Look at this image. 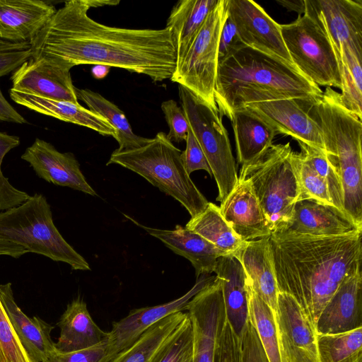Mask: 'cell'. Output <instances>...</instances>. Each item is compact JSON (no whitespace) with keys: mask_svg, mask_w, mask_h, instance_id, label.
I'll return each instance as SVG.
<instances>
[{"mask_svg":"<svg viewBox=\"0 0 362 362\" xmlns=\"http://www.w3.org/2000/svg\"><path fill=\"white\" fill-rule=\"evenodd\" d=\"M289 143L272 144L255 160L242 165L239 177L250 182L272 233L290 223L300 189Z\"/></svg>","mask_w":362,"mask_h":362,"instance_id":"5","label":"cell"},{"mask_svg":"<svg viewBox=\"0 0 362 362\" xmlns=\"http://www.w3.org/2000/svg\"><path fill=\"white\" fill-rule=\"evenodd\" d=\"M193 332L192 362H214L217 341L227 320L221 281L215 278L188 303Z\"/></svg>","mask_w":362,"mask_h":362,"instance_id":"10","label":"cell"},{"mask_svg":"<svg viewBox=\"0 0 362 362\" xmlns=\"http://www.w3.org/2000/svg\"><path fill=\"white\" fill-rule=\"evenodd\" d=\"M0 121L17 124L28 123L27 120L20 115L6 100L0 88Z\"/></svg>","mask_w":362,"mask_h":362,"instance_id":"46","label":"cell"},{"mask_svg":"<svg viewBox=\"0 0 362 362\" xmlns=\"http://www.w3.org/2000/svg\"><path fill=\"white\" fill-rule=\"evenodd\" d=\"M245 107L268 123L276 134H287L298 142L325 152L320 126L307 112L300 100L282 99L251 103Z\"/></svg>","mask_w":362,"mask_h":362,"instance_id":"14","label":"cell"},{"mask_svg":"<svg viewBox=\"0 0 362 362\" xmlns=\"http://www.w3.org/2000/svg\"><path fill=\"white\" fill-rule=\"evenodd\" d=\"M248 318L255 327L269 362H286L281 352L276 320L272 308L254 291L246 278Z\"/></svg>","mask_w":362,"mask_h":362,"instance_id":"33","label":"cell"},{"mask_svg":"<svg viewBox=\"0 0 362 362\" xmlns=\"http://www.w3.org/2000/svg\"><path fill=\"white\" fill-rule=\"evenodd\" d=\"M31 57L30 47L21 49L0 50V77L14 71Z\"/></svg>","mask_w":362,"mask_h":362,"instance_id":"45","label":"cell"},{"mask_svg":"<svg viewBox=\"0 0 362 362\" xmlns=\"http://www.w3.org/2000/svg\"><path fill=\"white\" fill-rule=\"evenodd\" d=\"M221 281L226 318L240 338L248 321L246 275L240 261L232 254L220 257L214 269Z\"/></svg>","mask_w":362,"mask_h":362,"instance_id":"26","label":"cell"},{"mask_svg":"<svg viewBox=\"0 0 362 362\" xmlns=\"http://www.w3.org/2000/svg\"><path fill=\"white\" fill-rule=\"evenodd\" d=\"M322 93L293 64L245 45L218 62L214 96L221 117L251 103L312 99Z\"/></svg>","mask_w":362,"mask_h":362,"instance_id":"3","label":"cell"},{"mask_svg":"<svg viewBox=\"0 0 362 362\" xmlns=\"http://www.w3.org/2000/svg\"><path fill=\"white\" fill-rule=\"evenodd\" d=\"M127 217L149 235L161 240L175 253L187 259L195 269L197 279L202 274L214 272L218 259L229 255L185 227L177 225L173 230L153 228L144 226L130 217Z\"/></svg>","mask_w":362,"mask_h":362,"instance_id":"23","label":"cell"},{"mask_svg":"<svg viewBox=\"0 0 362 362\" xmlns=\"http://www.w3.org/2000/svg\"><path fill=\"white\" fill-rule=\"evenodd\" d=\"M214 278L202 274L182 296L164 304L134 309L126 317L114 322L108 339L112 354L115 356L132 345L149 327L163 318L186 311L189 300Z\"/></svg>","mask_w":362,"mask_h":362,"instance_id":"13","label":"cell"},{"mask_svg":"<svg viewBox=\"0 0 362 362\" xmlns=\"http://www.w3.org/2000/svg\"><path fill=\"white\" fill-rule=\"evenodd\" d=\"M181 153L167 134L160 132L140 148L126 151L116 149L107 165L117 164L142 176L178 201L192 218L202 213L209 202L185 170Z\"/></svg>","mask_w":362,"mask_h":362,"instance_id":"4","label":"cell"},{"mask_svg":"<svg viewBox=\"0 0 362 362\" xmlns=\"http://www.w3.org/2000/svg\"><path fill=\"white\" fill-rule=\"evenodd\" d=\"M0 301L23 347L34 362H43L54 349L50 333L53 327L39 317H28L13 298L11 284L0 285Z\"/></svg>","mask_w":362,"mask_h":362,"instance_id":"24","label":"cell"},{"mask_svg":"<svg viewBox=\"0 0 362 362\" xmlns=\"http://www.w3.org/2000/svg\"><path fill=\"white\" fill-rule=\"evenodd\" d=\"M317 351L320 362H362V327L317 334Z\"/></svg>","mask_w":362,"mask_h":362,"instance_id":"34","label":"cell"},{"mask_svg":"<svg viewBox=\"0 0 362 362\" xmlns=\"http://www.w3.org/2000/svg\"><path fill=\"white\" fill-rule=\"evenodd\" d=\"M226 9L245 46L293 64L284 42L280 24L258 4L252 0H226Z\"/></svg>","mask_w":362,"mask_h":362,"instance_id":"11","label":"cell"},{"mask_svg":"<svg viewBox=\"0 0 362 362\" xmlns=\"http://www.w3.org/2000/svg\"><path fill=\"white\" fill-rule=\"evenodd\" d=\"M362 232L354 221L334 206L313 199L296 202L293 217L281 232L294 235L314 236H340Z\"/></svg>","mask_w":362,"mask_h":362,"instance_id":"19","label":"cell"},{"mask_svg":"<svg viewBox=\"0 0 362 362\" xmlns=\"http://www.w3.org/2000/svg\"><path fill=\"white\" fill-rule=\"evenodd\" d=\"M232 123L239 163H249L262 155L273 144L274 129L258 115L243 107L228 118Z\"/></svg>","mask_w":362,"mask_h":362,"instance_id":"28","label":"cell"},{"mask_svg":"<svg viewBox=\"0 0 362 362\" xmlns=\"http://www.w3.org/2000/svg\"><path fill=\"white\" fill-rule=\"evenodd\" d=\"M29 42L13 43L0 40V50L21 49L30 48Z\"/></svg>","mask_w":362,"mask_h":362,"instance_id":"49","label":"cell"},{"mask_svg":"<svg viewBox=\"0 0 362 362\" xmlns=\"http://www.w3.org/2000/svg\"><path fill=\"white\" fill-rule=\"evenodd\" d=\"M57 326L60 334L55 346L64 352L88 349L107 341L110 337L109 332L94 322L86 302L80 297L67 305Z\"/></svg>","mask_w":362,"mask_h":362,"instance_id":"25","label":"cell"},{"mask_svg":"<svg viewBox=\"0 0 362 362\" xmlns=\"http://www.w3.org/2000/svg\"><path fill=\"white\" fill-rule=\"evenodd\" d=\"M27 252H28V250L23 247L0 238V255L19 258Z\"/></svg>","mask_w":362,"mask_h":362,"instance_id":"47","label":"cell"},{"mask_svg":"<svg viewBox=\"0 0 362 362\" xmlns=\"http://www.w3.org/2000/svg\"><path fill=\"white\" fill-rule=\"evenodd\" d=\"M110 71V67L103 65H94L91 72L93 76L96 79L105 78Z\"/></svg>","mask_w":362,"mask_h":362,"instance_id":"50","label":"cell"},{"mask_svg":"<svg viewBox=\"0 0 362 362\" xmlns=\"http://www.w3.org/2000/svg\"><path fill=\"white\" fill-rule=\"evenodd\" d=\"M218 0H180L172 8L165 28L170 32L177 62L185 54Z\"/></svg>","mask_w":362,"mask_h":362,"instance_id":"29","label":"cell"},{"mask_svg":"<svg viewBox=\"0 0 362 362\" xmlns=\"http://www.w3.org/2000/svg\"><path fill=\"white\" fill-rule=\"evenodd\" d=\"M218 207L223 217L242 240L271 235L268 221L249 180L238 176L235 187Z\"/></svg>","mask_w":362,"mask_h":362,"instance_id":"18","label":"cell"},{"mask_svg":"<svg viewBox=\"0 0 362 362\" xmlns=\"http://www.w3.org/2000/svg\"><path fill=\"white\" fill-rule=\"evenodd\" d=\"M78 100L85 103L88 110L105 119L114 128L115 139L119 144L118 151H126L140 148L150 139L135 134L124 113L116 105L90 89L75 88Z\"/></svg>","mask_w":362,"mask_h":362,"instance_id":"31","label":"cell"},{"mask_svg":"<svg viewBox=\"0 0 362 362\" xmlns=\"http://www.w3.org/2000/svg\"><path fill=\"white\" fill-rule=\"evenodd\" d=\"M9 95L16 103L40 114L86 127L103 136H115L114 128L105 119L79 103L44 98L12 88L9 90Z\"/></svg>","mask_w":362,"mask_h":362,"instance_id":"27","label":"cell"},{"mask_svg":"<svg viewBox=\"0 0 362 362\" xmlns=\"http://www.w3.org/2000/svg\"><path fill=\"white\" fill-rule=\"evenodd\" d=\"M361 235L269 236L278 291L291 296L314 326L341 282L361 269Z\"/></svg>","mask_w":362,"mask_h":362,"instance_id":"2","label":"cell"},{"mask_svg":"<svg viewBox=\"0 0 362 362\" xmlns=\"http://www.w3.org/2000/svg\"><path fill=\"white\" fill-rule=\"evenodd\" d=\"M115 356L108 341L97 346L71 352H64L56 347L43 362H110Z\"/></svg>","mask_w":362,"mask_h":362,"instance_id":"40","label":"cell"},{"mask_svg":"<svg viewBox=\"0 0 362 362\" xmlns=\"http://www.w3.org/2000/svg\"><path fill=\"white\" fill-rule=\"evenodd\" d=\"M245 46L232 20L228 16L222 27L218 52V62Z\"/></svg>","mask_w":362,"mask_h":362,"instance_id":"44","label":"cell"},{"mask_svg":"<svg viewBox=\"0 0 362 362\" xmlns=\"http://www.w3.org/2000/svg\"><path fill=\"white\" fill-rule=\"evenodd\" d=\"M88 0H70L29 42L32 57L71 69L103 65L144 74L153 82L170 79L177 54L166 28L133 29L101 24L88 15Z\"/></svg>","mask_w":362,"mask_h":362,"instance_id":"1","label":"cell"},{"mask_svg":"<svg viewBox=\"0 0 362 362\" xmlns=\"http://www.w3.org/2000/svg\"><path fill=\"white\" fill-rule=\"evenodd\" d=\"M69 69L30 57L13 73L12 89L44 98L78 103Z\"/></svg>","mask_w":362,"mask_h":362,"instance_id":"15","label":"cell"},{"mask_svg":"<svg viewBox=\"0 0 362 362\" xmlns=\"http://www.w3.org/2000/svg\"><path fill=\"white\" fill-rule=\"evenodd\" d=\"M56 11L41 0H0V40L30 42Z\"/></svg>","mask_w":362,"mask_h":362,"instance_id":"21","label":"cell"},{"mask_svg":"<svg viewBox=\"0 0 362 362\" xmlns=\"http://www.w3.org/2000/svg\"><path fill=\"white\" fill-rule=\"evenodd\" d=\"M276 325L286 362H320L315 326L289 294L278 293Z\"/></svg>","mask_w":362,"mask_h":362,"instance_id":"12","label":"cell"},{"mask_svg":"<svg viewBox=\"0 0 362 362\" xmlns=\"http://www.w3.org/2000/svg\"><path fill=\"white\" fill-rule=\"evenodd\" d=\"M278 4L288 11H293L302 16L305 11V0H276Z\"/></svg>","mask_w":362,"mask_h":362,"instance_id":"48","label":"cell"},{"mask_svg":"<svg viewBox=\"0 0 362 362\" xmlns=\"http://www.w3.org/2000/svg\"><path fill=\"white\" fill-rule=\"evenodd\" d=\"M0 238L19 245L28 252L66 263L73 269L90 270L88 262L59 232L51 206L41 194L0 212Z\"/></svg>","mask_w":362,"mask_h":362,"instance_id":"6","label":"cell"},{"mask_svg":"<svg viewBox=\"0 0 362 362\" xmlns=\"http://www.w3.org/2000/svg\"><path fill=\"white\" fill-rule=\"evenodd\" d=\"M334 51L351 49L362 54V2L354 0H310Z\"/></svg>","mask_w":362,"mask_h":362,"instance_id":"20","label":"cell"},{"mask_svg":"<svg viewBox=\"0 0 362 362\" xmlns=\"http://www.w3.org/2000/svg\"><path fill=\"white\" fill-rule=\"evenodd\" d=\"M298 144L301 149L300 152L325 181L333 205L346 214L344 209L343 189L340 180L329 163L325 152L301 142H298Z\"/></svg>","mask_w":362,"mask_h":362,"instance_id":"36","label":"cell"},{"mask_svg":"<svg viewBox=\"0 0 362 362\" xmlns=\"http://www.w3.org/2000/svg\"><path fill=\"white\" fill-rule=\"evenodd\" d=\"M305 11L292 23L280 25L293 64L318 86L341 90L338 61L331 40L310 0Z\"/></svg>","mask_w":362,"mask_h":362,"instance_id":"7","label":"cell"},{"mask_svg":"<svg viewBox=\"0 0 362 362\" xmlns=\"http://www.w3.org/2000/svg\"><path fill=\"white\" fill-rule=\"evenodd\" d=\"M269 238L245 241L232 255L240 261L252 289L272 308L276 320L279 291Z\"/></svg>","mask_w":362,"mask_h":362,"instance_id":"22","label":"cell"},{"mask_svg":"<svg viewBox=\"0 0 362 362\" xmlns=\"http://www.w3.org/2000/svg\"><path fill=\"white\" fill-rule=\"evenodd\" d=\"M185 141L186 148L182 151L181 158L187 173L190 175L195 170H204L212 177L206 158L190 128Z\"/></svg>","mask_w":362,"mask_h":362,"instance_id":"43","label":"cell"},{"mask_svg":"<svg viewBox=\"0 0 362 362\" xmlns=\"http://www.w3.org/2000/svg\"><path fill=\"white\" fill-rule=\"evenodd\" d=\"M227 16L226 0H218L184 56L177 62L170 78L173 82L183 86L217 110L214 92L218 42Z\"/></svg>","mask_w":362,"mask_h":362,"instance_id":"9","label":"cell"},{"mask_svg":"<svg viewBox=\"0 0 362 362\" xmlns=\"http://www.w3.org/2000/svg\"><path fill=\"white\" fill-rule=\"evenodd\" d=\"M89 4L91 7H99L103 6H116L119 4V1L118 0H88Z\"/></svg>","mask_w":362,"mask_h":362,"instance_id":"51","label":"cell"},{"mask_svg":"<svg viewBox=\"0 0 362 362\" xmlns=\"http://www.w3.org/2000/svg\"><path fill=\"white\" fill-rule=\"evenodd\" d=\"M239 362H269L256 329L249 318L240 338Z\"/></svg>","mask_w":362,"mask_h":362,"instance_id":"42","label":"cell"},{"mask_svg":"<svg viewBox=\"0 0 362 362\" xmlns=\"http://www.w3.org/2000/svg\"><path fill=\"white\" fill-rule=\"evenodd\" d=\"M187 317V312H179L163 318L110 362H151Z\"/></svg>","mask_w":362,"mask_h":362,"instance_id":"30","label":"cell"},{"mask_svg":"<svg viewBox=\"0 0 362 362\" xmlns=\"http://www.w3.org/2000/svg\"><path fill=\"white\" fill-rule=\"evenodd\" d=\"M359 327H362L361 269L341 282L315 325L317 334L343 333Z\"/></svg>","mask_w":362,"mask_h":362,"instance_id":"17","label":"cell"},{"mask_svg":"<svg viewBox=\"0 0 362 362\" xmlns=\"http://www.w3.org/2000/svg\"><path fill=\"white\" fill-rule=\"evenodd\" d=\"M193 358V332L188 317L151 362H189Z\"/></svg>","mask_w":362,"mask_h":362,"instance_id":"37","label":"cell"},{"mask_svg":"<svg viewBox=\"0 0 362 362\" xmlns=\"http://www.w3.org/2000/svg\"><path fill=\"white\" fill-rule=\"evenodd\" d=\"M19 144L18 136L0 132V212L17 206L30 197L25 192L13 187L1 170L4 156Z\"/></svg>","mask_w":362,"mask_h":362,"instance_id":"38","label":"cell"},{"mask_svg":"<svg viewBox=\"0 0 362 362\" xmlns=\"http://www.w3.org/2000/svg\"><path fill=\"white\" fill-rule=\"evenodd\" d=\"M161 110L169 127L168 139L177 143L185 141L189 127L182 107L175 100H168L162 103Z\"/></svg>","mask_w":362,"mask_h":362,"instance_id":"41","label":"cell"},{"mask_svg":"<svg viewBox=\"0 0 362 362\" xmlns=\"http://www.w3.org/2000/svg\"><path fill=\"white\" fill-rule=\"evenodd\" d=\"M181 107L215 178L222 202L235 187L238 173L226 129L218 111L178 85Z\"/></svg>","mask_w":362,"mask_h":362,"instance_id":"8","label":"cell"},{"mask_svg":"<svg viewBox=\"0 0 362 362\" xmlns=\"http://www.w3.org/2000/svg\"><path fill=\"white\" fill-rule=\"evenodd\" d=\"M0 362H34L18 339L1 301Z\"/></svg>","mask_w":362,"mask_h":362,"instance_id":"39","label":"cell"},{"mask_svg":"<svg viewBox=\"0 0 362 362\" xmlns=\"http://www.w3.org/2000/svg\"><path fill=\"white\" fill-rule=\"evenodd\" d=\"M293 163L300 189L299 201L310 199L334 206L325 181L301 152H293Z\"/></svg>","mask_w":362,"mask_h":362,"instance_id":"35","label":"cell"},{"mask_svg":"<svg viewBox=\"0 0 362 362\" xmlns=\"http://www.w3.org/2000/svg\"><path fill=\"white\" fill-rule=\"evenodd\" d=\"M189 362H192V359Z\"/></svg>","mask_w":362,"mask_h":362,"instance_id":"52","label":"cell"},{"mask_svg":"<svg viewBox=\"0 0 362 362\" xmlns=\"http://www.w3.org/2000/svg\"><path fill=\"white\" fill-rule=\"evenodd\" d=\"M185 228L227 254H233L245 242L235 234L219 207L212 202H209L202 213L191 218Z\"/></svg>","mask_w":362,"mask_h":362,"instance_id":"32","label":"cell"},{"mask_svg":"<svg viewBox=\"0 0 362 362\" xmlns=\"http://www.w3.org/2000/svg\"><path fill=\"white\" fill-rule=\"evenodd\" d=\"M21 158L30 164L40 178L49 183L97 195L72 153L59 152L49 142L37 138L25 149Z\"/></svg>","mask_w":362,"mask_h":362,"instance_id":"16","label":"cell"}]
</instances>
